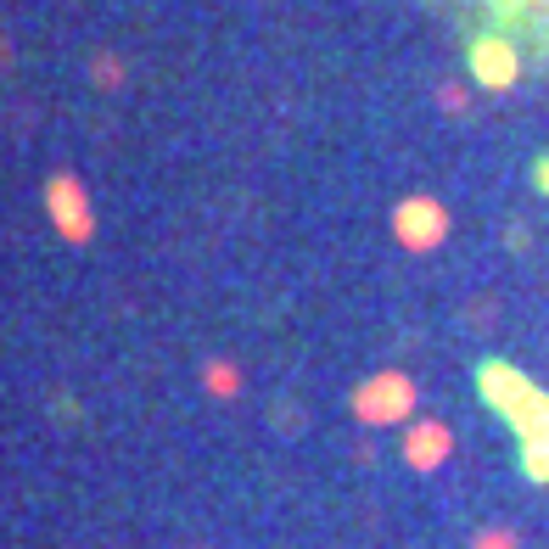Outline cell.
Here are the masks:
<instances>
[{
  "mask_svg": "<svg viewBox=\"0 0 549 549\" xmlns=\"http://www.w3.org/2000/svg\"><path fill=\"white\" fill-rule=\"evenodd\" d=\"M471 73H477L488 90H505L510 79H516V51H510L505 34H482V40L471 45Z\"/></svg>",
  "mask_w": 549,
  "mask_h": 549,
  "instance_id": "cell-1",
  "label": "cell"
},
{
  "mask_svg": "<svg viewBox=\"0 0 549 549\" xmlns=\"http://www.w3.org/2000/svg\"><path fill=\"white\" fill-rule=\"evenodd\" d=\"M533 185L549 197V157H538V163H533Z\"/></svg>",
  "mask_w": 549,
  "mask_h": 549,
  "instance_id": "cell-4",
  "label": "cell"
},
{
  "mask_svg": "<svg viewBox=\"0 0 549 549\" xmlns=\"http://www.w3.org/2000/svg\"><path fill=\"white\" fill-rule=\"evenodd\" d=\"M398 225H404V241H437L443 219H437V208H432V202H409Z\"/></svg>",
  "mask_w": 549,
  "mask_h": 549,
  "instance_id": "cell-2",
  "label": "cell"
},
{
  "mask_svg": "<svg viewBox=\"0 0 549 549\" xmlns=\"http://www.w3.org/2000/svg\"><path fill=\"white\" fill-rule=\"evenodd\" d=\"M62 202V225H68V236H85V219H79V213H85V202H79V185L73 180H57L51 185V208H57Z\"/></svg>",
  "mask_w": 549,
  "mask_h": 549,
  "instance_id": "cell-3",
  "label": "cell"
}]
</instances>
